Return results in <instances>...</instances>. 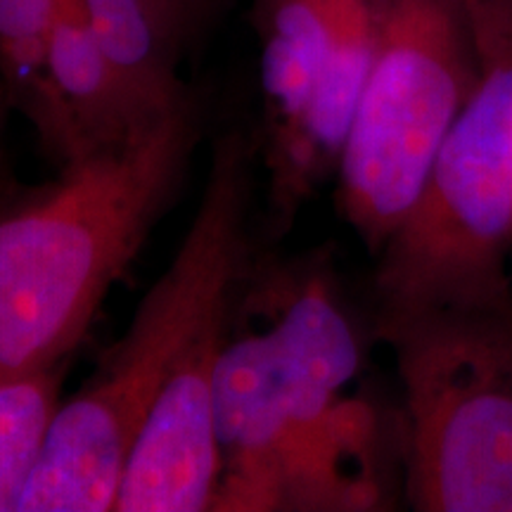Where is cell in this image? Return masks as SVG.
<instances>
[{
    "label": "cell",
    "instance_id": "5b68a950",
    "mask_svg": "<svg viewBox=\"0 0 512 512\" xmlns=\"http://www.w3.org/2000/svg\"><path fill=\"white\" fill-rule=\"evenodd\" d=\"M479 76L458 0H377L375 57L337 166L339 204L373 254L418 200Z\"/></svg>",
    "mask_w": 512,
    "mask_h": 512
},
{
    "label": "cell",
    "instance_id": "9c48e42d",
    "mask_svg": "<svg viewBox=\"0 0 512 512\" xmlns=\"http://www.w3.org/2000/svg\"><path fill=\"white\" fill-rule=\"evenodd\" d=\"M67 5L79 8L147 119H162L190 98L176 72L185 31L164 0H76Z\"/></svg>",
    "mask_w": 512,
    "mask_h": 512
},
{
    "label": "cell",
    "instance_id": "3957f363",
    "mask_svg": "<svg viewBox=\"0 0 512 512\" xmlns=\"http://www.w3.org/2000/svg\"><path fill=\"white\" fill-rule=\"evenodd\" d=\"M403 389L401 467L420 512H512V299L377 328Z\"/></svg>",
    "mask_w": 512,
    "mask_h": 512
},
{
    "label": "cell",
    "instance_id": "7c38bea8",
    "mask_svg": "<svg viewBox=\"0 0 512 512\" xmlns=\"http://www.w3.org/2000/svg\"><path fill=\"white\" fill-rule=\"evenodd\" d=\"M472 36L479 62L512 53V0H458Z\"/></svg>",
    "mask_w": 512,
    "mask_h": 512
},
{
    "label": "cell",
    "instance_id": "4fadbf2b",
    "mask_svg": "<svg viewBox=\"0 0 512 512\" xmlns=\"http://www.w3.org/2000/svg\"><path fill=\"white\" fill-rule=\"evenodd\" d=\"M164 3L169 5L178 22H181L183 31L188 34V29H192L200 22L204 12H209L214 5H219L221 0H164Z\"/></svg>",
    "mask_w": 512,
    "mask_h": 512
},
{
    "label": "cell",
    "instance_id": "7a4b0ae2",
    "mask_svg": "<svg viewBox=\"0 0 512 512\" xmlns=\"http://www.w3.org/2000/svg\"><path fill=\"white\" fill-rule=\"evenodd\" d=\"M200 138L188 98L112 150L64 166L0 221V380L67 366L181 188Z\"/></svg>",
    "mask_w": 512,
    "mask_h": 512
},
{
    "label": "cell",
    "instance_id": "277c9868",
    "mask_svg": "<svg viewBox=\"0 0 512 512\" xmlns=\"http://www.w3.org/2000/svg\"><path fill=\"white\" fill-rule=\"evenodd\" d=\"M512 53L482 62L418 200L382 247L377 328L512 299Z\"/></svg>",
    "mask_w": 512,
    "mask_h": 512
},
{
    "label": "cell",
    "instance_id": "8fae6325",
    "mask_svg": "<svg viewBox=\"0 0 512 512\" xmlns=\"http://www.w3.org/2000/svg\"><path fill=\"white\" fill-rule=\"evenodd\" d=\"M64 366L0 380V512H15L60 408Z\"/></svg>",
    "mask_w": 512,
    "mask_h": 512
},
{
    "label": "cell",
    "instance_id": "ba28073f",
    "mask_svg": "<svg viewBox=\"0 0 512 512\" xmlns=\"http://www.w3.org/2000/svg\"><path fill=\"white\" fill-rule=\"evenodd\" d=\"M354 0H252L261 43L264 157L285 143L302 119Z\"/></svg>",
    "mask_w": 512,
    "mask_h": 512
},
{
    "label": "cell",
    "instance_id": "52a82bcc",
    "mask_svg": "<svg viewBox=\"0 0 512 512\" xmlns=\"http://www.w3.org/2000/svg\"><path fill=\"white\" fill-rule=\"evenodd\" d=\"M48 81L50 124L41 140L64 166L124 145L159 121L140 112L74 5H60Z\"/></svg>",
    "mask_w": 512,
    "mask_h": 512
},
{
    "label": "cell",
    "instance_id": "30bf717a",
    "mask_svg": "<svg viewBox=\"0 0 512 512\" xmlns=\"http://www.w3.org/2000/svg\"><path fill=\"white\" fill-rule=\"evenodd\" d=\"M60 0H0V86L38 136L50 124V48Z\"/></svg>",
    "mask_w": 512,
    "mask_h": 512
},
{
    "label": "cell",
    "instance_id": "6da1fadb",
    "mask_svg": "<svg viewBox=\"0 0 512 512\" xmlns=\"http://www.w3.org/2000/svg\"><path fill=\"white\" fill-rule=\"evenodd\" d=\"M254 145L214 143L204 192L169 268L79 392L57 408L15 512L114 510L128 456L159 392L200 332L238 302L249 268Z\"/></svg>",
    "mask_w": 512,
    "mask_h": 512
},
{
    "label": "cell",
    "instance_id": "8992f818",
    "mask_svg": "<svg viewBox=\"0 0 512 512\" xmlns=\"http://www.w3.org/2000/svg\"><path fill=\"white\" fill-rule=\"evenodd\" d=\"M278 351L285 413V512L387 508L382 425L354 392L363 349L330 273L316 264L249 268Z\"/></svg>",
    "mask_w": 512,
    "mask_h": 512
}]
</instances>
